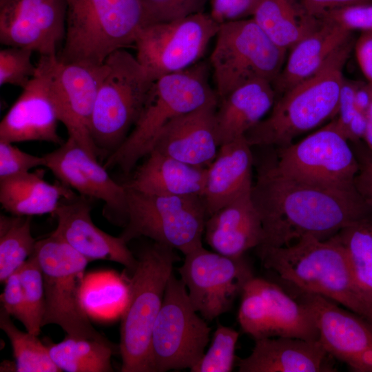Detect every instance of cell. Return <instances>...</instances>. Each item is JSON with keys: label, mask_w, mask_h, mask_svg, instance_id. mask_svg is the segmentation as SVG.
<instances>
[{"label": "cell", "mask_w": 372, "mask_h": 372, "mask_svg": "<svg viewBox=\"0 0 372 372\" xmlns=\"http://www.w3.org/2000/svg\"><path fill=\"white\" fill-rule=\"evenodd\" d=\"M251 196L264 232L258 247L287 246L304 237L324 240L351 224L372 219V209L355 185L299 180L278 173L269 161L258 169Z\"/></svg>", "instance_id": "cell-1"}, {"label": "cell", "mask_w": 372, "mask_h": 372, "mask_svg": "<svg viewBox=\"0 0 372 372\" xmlns=\"http://www.w3.org/2000/svg\"><path fill=\"white\" fill-rule=\"evenodd\" d=\"M256 249L262 265L297 290L341 304L372 326V302L357 285L335 236L324 240L304 237L287 246Z\"/></svg>", "instance_id": "cell-2"}, {"label": "cell", "mask_w": 372, "mask_h": 372, "mask_svg": "<svg viewBox=\"0 0 372 372\" xmlns=\"http://www.w3.org/2000/svg\"><path fill=\"white\" fill-rule=\"evenodd\" d=\"M353 46L351 38L315 74L278 96L269 115L245 134L248 143L251 147H285L332 120L344 80L343 68Z\"/></svg>", "instance_id": "cell-3"}, {"label": "cell", "mask_w": 372, "mask_h": 372, "mask_svg": "<svg viewBox=\"0 0 372 372\" xmlns=\"http://www.w3.org/2000/svg\"><path fill=\"white\" fill-rule=\"evenodd\" d=\"M209 63L200 61L185 70L155 80L134 127L124 142L107 156L103 166L107 169L117 167L130 173L151 152L169 122L218 100L209 83Z\"/></svg>", "instance_id": "cell-4"}, {"label": "cell", "mask_w": 372, "mask_h": 372, "mask_svg": "<svg viewBox=\"0 0 372 372\" xmlns=\"http://www.w3.org/2000/svg\"><path fill=\"white\" fill-rule=\"evenodd\" d=\"M143 28L140 0H67L65 36L59 59L100 65L134 46Z\"/></svg>", "instance_id": "cell-5"}, {"label": "cell", "mask_w": 372, "mask_h": 372, "mask_svg": "<svg viewBox=\"0 0 372 372\" xmlns=\"http://www.w3.org/2000/svg\"><path fill=\"white\" fill-rule=\"evenodd\" d=\"M175 250L154 242L138 255L130 279L129 302L121 318L122 372H150L152 329L173 273V265L179 260Z\"/></svg>", "instance_id": "cell-6"}, {"label": "cell", "mask_w": 372, "mask_h": 372, "mask_svg": "<svg viewBox=\"0 0 372 372\" xmlns=\"http://www.w3.org/2000/svg\"><path fill=\"white\" fill-rule=\"evenodd\" d=\"M105 62L108 71L98 90L90 133L100 155L107 156L132 130L154 81L126 49L114 52Z\"/></svg>", "instance_id": "cell-7"}, {"label": "cell", "mask_w": 372, "mask_h": 372, "mask_svg": "<svg viewBox=\"0 0 372 372\" xmlns=\"http://www.w3.org/2000/svg\"><path fill=\"white\" fill-rule=\"evenodd\" d=\"M34 253L43 278L42 327L56 324L70 336L114 344L92 327L82 305L84 272L89 260L52 233L37 240Z\"/></svg>", "instance_id": "cell-8"}, {"label": "cell", "mask_w": 372, "mask_h": 372, "mask_svg": "<svg viewBox=\"0 0 372 372\" xmlns=\"http://www.w3.org/2000/svg\"><path fill=\"white\" fill-rule=\"evenodd\" d=\"M125 188L127 213L121 236L126 242L145 236L185 256L203 246L207 215L202 196L155 195Z\"/></svg>", "instance_id": "cell-9"}, {"label": "cell", "mask_w": 372, "mask_h": 372, "mask_svg": "<svg viewBox=\"0 0 372 372\" xmlns=\"http://www.w3.org/2000/svg\"><path fill=\"white\" fill-rule=\"evenodd\" d=\"M286 52L252 17L220 25L209 62L218 99L252 80L273 83L283 68Z\"/></svg>", "instance_id": "cell-10"}, {"label": "cell", "mask_w": 372, "mask_h": 372, "mask_svg": "<svg viewBox=\"0 0 372 372\" xmlns=\"http://www.w3.org/2000/svg\"><path fill=\"white\" fill-rule=\"evenodd\" d=\"M210 331L193 307L184 282L172 273L152 329L150 372L191 369L205 353Z\"/></svg>", "instance_id": "cell-11"}, {"label": "cell", "mask_w": 372, "mask_h": 372, "mask_svg": "<svg viewBox=\"0 0 372 372\" xmlns=\"http://www.w3.org/2000/svg\"><path fill=\"white\" fill-rule=\"evenodd\" d=\"M269 162L285 176L340 187L353 186L359 169L350 142L333 119L301 141L278 148Z\"/></svg>", "instance_id": "cell-12"}, {"label": "cell", "mask_w": 372, "mask_h": 372, "mask_svg": "<svg viewBox=\"0 0 372 372\" xmlns=\"http://www.w3.org/2000/svg\"><path fill=\"white\" fill-rule=\"evenodd\" d=\"M219 27L210 14L204 12L143 27L136 40L135 56L154 81L200 61Z\"/></svg>", "instance_id": "cell-13"}, {"label": "cell", "mask_w": 372, "mask_h": 372, "mask_svg": "<svg viewBox=\"0 0 372 372\" xmlns=\"http://www.w3.org/2000/svg\"><path fill=\"white\" fill-rule=\"evenodd\" d=\"M242 331L255 340L289 337L319 340L311 310L277 284L254 276L245 285L238 313Z\"/></svg>", "instance_id": "cell-14"}, {"label": "cell", "mask_w": 372, "mask_h": 372, "mask_svg": "<svg viewBox=\"0 0 372 372\" xmlns=\"http://www.w3.org/2000/svg\"><path fill=\"white\" fill-rule=\"evenodd\" d=\"M185 256L178 271L193 307L206 321L228 311L254 276L244 256H227L202 246Z\"/></svg>", "instance_id": "cell-15"}, {"label": "cell", "mask_w": 372, "mask_h": 372, "mask_svg": "<svg viewBox=\"0 0 372 372\" xmlns=\"http://www.w3.org/2000/svg\"><path fill=\"white\" fill-rule=\"evenodd\" d=\"M58 56H40L37 72L0 123V141H45L61 145L60 122L52 92V69Z\"/></svg>", "instance_id": "cell-16"}, {"label": "cell", "mask_w": 372, "mask_h": 372, "mask_svg": "<svg viewBox=\"0 0 372 372\" xmlns=\"http://www.w3.org/2000/svg\"><path fill=\"white\" fill-rule=\"evenodd\" d=\"M44 167L59 181L80 195L102 200L104 216L111 222L124 225L127 213V191L114 181L97 158L68 137L55 150L43 156Z\"/></svg>", "instance_id": "cell-17"}, {"label": "cell", "mask_w": 372, "mask_h": 372, "mask_svg": "<svg viewBox=\"0 0 372 372\" xmlns=\"http://www.w3.org/2000/svg\"><path fill=\"white\" fill-rule=\"evenodd\" d=\"M67 0H0V42L54 56L66 30Z\"/></svg>", "instance_id": "cell-18"}, {"label": "cell", "mask_w": 372, "mask_h": 372, "mask_svg": "<svg viewBox=\"0 0 372 372\" xmlns=\"http://www.w3.org/2000/svg\"><path fill=\"white\" fill-rule=\"evenodd\" d=\"M108 71L100 65L65 63L57 57L52 69V92L59 121L74 140L92 156L100 155L90 133V124L99 85Z\"/></svg>", "instance_id": "cell-19"}, {"label": "cell", "mask_w": 372, "mask_h": 372, "mask_svg": "<svg viewBox=\"0 0 372 372\" xmlns=\"http://www.w3.org/2000/svg\"><path fill=\"white\" fill-rule=\"evenodd\" d=\"M299 292L312 312L319 341L333 358L354 372H372V326L356 313L320 295Z\"/></svg>", "instance_id": "cell-20"}, {"label": "cell", "mask_w": 372, "mask_h": 372, "mask_svg": "<svg viewBox=\"0 0 372 372\" xmlns=\"http://www.w3.org/2000/svg\"><path fill=\"white\" fill-rule=\"evenodd\" d=\"M92 198L75 194L63 198L53 216L57 220L52 232L89 261L105 260L125 266L131 273L137 265L120 236H113L99 229L91 216Z\"/></svg>", "instance_id": "cell-21"}, {"label": "cell", "mask_w": 372, "mask_h": 372, "mask_svg": "<svg viewBox=\"0 0 372 372\" xmlns=\"http://www.w3.org/2000/svg\"><path fill=\"white\" fill-rule=\"evenodd\" d=\"M218 102L210 101L172 120L157 136L152 150L207 168L220 147L216 134Z\"/></svg>", "instance_id": "cell-22"}, {"label": "cell", "mask_w": 372, "mask_h": 372, "mask_svg": "<svg viewBox=\"0 0 372 372\" xmlns=\"http://www.w3.org/2000/svg\"><path fill=\"white\" fill-rule=\"evenodd\" d=\"M332 358L319 340L276 337L255 340L247 358L239 359L240 372H333Z\"/></svg>", "instance_id": "cell-23"}, {"label": "cell", "mask_w": 372, "mask_h": 372, "mask_svg": "<svg viewBox=\"0 0 372 372\" xmlns=\"http://www.w3.org/2000/svg\"><path fill=\"white\" fill-rule=\"evenodd\" d=\"M251 192L236 198L207 217L204 234L214 251L240 257L262 243V225Z\"/></svg>", "instance_id": "cell-24"}, {"label": "cell", "mask_w": 372, "mask_h": 372, "mask_svg": "<svg viewBox=\"0 0 372 372\" xmlns=\"http://www.w3.org/2000/svg\"><path fill=\"white\" fill-rule=\"evenodd\" d=\"M251 147L245 136L220 146L206 170L202 197L207 217L251 192L254 158Z\"/></svg>", "instance_id": "cell-25"}, {"label": "cell", "mask_w": 372, "mask_h": 372, "mask_svg": "<svg viewBox=\"0 0 372 372\" xmlns=\"http://www.w3.org/2000/svg\"><path fill=\"white\" fill-rule=\"evenodd\" d=\"M276 94L272 83L255 79L218 100L216 134L219 146L244 137L271 110Z\"/></svg>", "instance_id": "cell-26"}, {"label": "cell", "mask_w": 372, "mask_h": 372, "mask_svg": "<svg viewBox=\"0 0 372 372\" xmlns=\"http://www.w3.org/2000/svg\"><path fill=\"white\" fill-rule=\"evenodd\" d=\"M123 184L155 195L203 196L207 168L191 165L152 150Z\"/></svg>", "instance_id": "cell-27"}, {"label": "cell", "mask_w": 372, "mask_h": 372, "mask_svg": "<svg viewBox=\"0 0 372 372\" xmlns=\"http://www.w3.org/2000/svg\"><path fill=\"white\" fill-rule=\"evenodd\" d=\"M320 20L319 28L290 50L280 73L272 83L277 98L315 74L334 51L351 39L352 32Z\"/></svg>", "instance_id": "cell-28"}, {"label": "cell", "mask_w": 372, "mask_h": 372, "mask_svg": "<svg viewBox=\"0 0 372 372\" xmlns=\"http://www.w3.org/2000/svg\"><path fill=\"white\" fill-rule=\"evenodd\" d=\"M75 194L60 181L47 182L42 169L0 180V203L13 216L53 214L63 198Z\"/></svg>", "instance_id": "cell-29"}, {"label": "cell", "mask_w": 372, "mask_h": 372, "mask_svg": "<svg viewBox=\"0 0 372 372\" xmlns=\"http://www.w3.org/2000/svg\"><path fill=\"white\" fill-rule=\"evenodd\" d=\"M252 18L271 41L285 51L319 28L300 0H260Z\"/></svg>", "instance_id": "cell-30"}, {"label": "cell", "mask_w": 372, "mask_h": 372, "mask_svg": "<svg viewBox=\"0 0 372 372\" xmlns=\"http://www.w3.org/2000/svg\"><path fill=\"white\" fill-rule=\"evenodd\" d=\"M130 296V279L114 271L92 273L84 278L81 302L90 318L112 320L121 318Z\"/></svg>", "instance_id": "cell-31"}, {"label": "cell", "mask_w": 372, "mask_h": 372, "mask_svg": "<svg viewBox=\"0 0 372 372\" xmlns=\"http://www.w3.org/2000/svg\"><path fill=\"white\" fill-rule=\"evenodd\" d=\"M50 355L61 371L111 372V357L119 352V346L96 340L78 338L68 335L59 343L46 339Z\"/></svg>", "instance_id": "cell-32"}, {"label": "cell", "mask_w": 372, "mask_h": 372, "mask_svg": "<svg viewBox=\"0 0 372 372\" xmlns=\"http://www.w3.org/2000/svg\"><path fill=\"white\" fill-rule=\"evenodd\" d=\"M334 236L344 250L357 285L372 302V219L351 224Z\"/></svg>", "instance_id": "cell-33"}, {"label": "cell", "mask_w": 372, "mask_h": 372, "mask_svg": "<svg viewBox=\"0 0 372 372\" xmlns=\"http://www.w3.org/2000/svg\"><path fill=\"white\" fill-rule=\"evenodd\" d=\"M32 216H0V282H4L33 254L37 240Z\"/></svg>", "instance_id": "cell-34"}, {"label": "cell", "mask_w": 372, "mask_h": 372, "mask_svg": "<svg viewBox=\"0 0 372 372\" xmlns=\"http://www.w3.org/2000/svg\"><path fill=\"white\" fill-rule=\"evenodd\" d=\"M0 328L5 332L12 344L14 356L15 371L61 372L52 361L45 344L28 331L18 329L12 323L10 315L1 307Z\"/></svg>", "instance_id": "cell-35"}, {"label": "cell", "mask_w": 372, "mask_h": 372, "mask_svg": "<svg viewBox=\"0 0 372 372\" xmlns=\"http://www.w3.org/2000/svg\"><path fill=\"white\" fill-rule=\"evenodd\" d=\"M26 304V331L39 335L45 311L43 273L34 253L17 270Z\"/></svg>", "instance_id": "cell-36"}, {"label": "cell", "mask_w": 372, "mask_h": 372, "mask_svg": "<svg viewBox=\"0 0 372 372\" xmlns=\"http://www.w3.org/2000/svg\"><path fill=\"white\" fill-rule=\"evenodd\" d=\"M239 333L218 324L207 351L190 369L192 372H230L236 360Z\"/></svg>", "instance_id": "cell-37"}, {"label": "cell", "mask_w": 372, "mask_h": 372, "mask_svg": "<svg viewBox=\"0 0 372 372\" xmlns=\"http://www.w3.org/2000/svg\"><path fill=\"white\" fill-rule=\"evenodd\" d=\"M209 0H140L143 28L203 12Z\"/></svg>", "instance_id": "cell-38"}, {"label": "cell", "mask_w": 372, "mask_h": 372, "mask_svg": "<svg viewBox=\"0 0 372 372\" xmlns=\"http://www.w3.org/2000/svg\"><path fill=\"white\" fill-rule=\"evenodd\" d=\"M31 50L8 46L0 51V85L9 84L23 89L34 77L37 65Z\"/></svg>", "instance_id": "cell-39"}, {"label": "cell", "mask_w": 372, "mask_h": 372, "mask_svg": "<svg viewBox=\"0 0 372 372\" xmlns=\"http://www.w3.org/2000/svg\"><path fill=\"white\" fill-rule=\"evenodd\" d=\"M318 19L336 23L352 32H372V2L347 6L322 14Z\"/></svg>", "instance_id": "cell-40"}, {"label": "cell", "mask_w": 372, "mask_h": 372, "mask_svg": "<svg viewBox=\"0 0 372 372\" xmlns=\"http://www.w3.org/2000/svg\"><path fill=\"white\" fill-rule=\"evenodd\" d=\"M44 167L43 156L27 153L14 143L0 141V180L30 172V169Z\"/></svg>", "instance_id": "cell-41"}, {"label": "cell", "mask_w": 372, "mask_h": 372, "mask_svg": "<svg viewBox=\"0 0 372 372\" xmlns=\"http://www.w3.org/2000/svg\"><path fill=\"white\" fill-rule=\"evenodd\" d=\"M210 16L218 24L251 18L260 0H209Z\"/></svg>", "instance_id": "cell-42"}, {"label": "cell", "mask_w": 372, "mask_h": 372, "mask_svg": "<svg viewBox=\"0 0 372 372\" xmlns=\"http://www.w3.org/2000/svg\"><path fill=\"white\" fill-rule=\"evenodd\" d=\"M350 143L359 165L354 179V185L362 199L372 209V152L363 141Z\"/></svg>", "instance_id": "cell-43"}, {"label": "cell", "mask_w": 372, "mask_h": 372, "mask_svg": "<svg viewBox=\"0 0 372 372\" xmlns=\"http://www.w3.org/2000/svg\"><path fill=\"white\" fill-rule=\"evenodd\" d=\"M5 287L1 295L2 307L25 327L28 323L27 309L23 291L17 271L4 282Z\"/></svg>", "instance_id": "cell-44"}, {"label": "cell", "mask_w": 372, "mask_h": 372, "mask_svg": "<svg viewBox=\"0 0 372 372\" xmlns=\"http://www.w3.org/2000/svg\"><path fill=\"white\" fill-rule=\"evenodd\" d=\"M357 83L344 79L340 93L337 112L333 118L344 136L347 128L357 111L355 105Z\"/></svg>", "instance_id": "cell-45"}, {"label": "cell", "mask_w": 372, "mask_h": 372, "mask_svg": "<svg viewBox=\"0 0 372 372\" xmlns=\"http://www.w3.org/2000/svg\"><path fill=\"white\" fill-rule=\"evenodd\" d=\"M354 48L360 68L367 82L372 85V33L362 32Z\"/></svg>", "instance_id": "cell-46"}, {"label": "cell", "mask_w": 372, "mask_h": 372, "mask_svg": "<svg viewBox=\"0 0 372 372\" xmlns=\"http://www.w3.org/2000/svg\"><path fill=\"white\" fill-rule=\"evenodd\" d=\"M307 12L318 18L324 12L333 9L372 2V0H300Z\"/></svg>", "instance_id": "cell-47"}, {"label": "cell", "mask_w": 372, "mask_h": 372, "mask_svg": "<svg viewBox=\"0 0 372 372\" xmlns=\"http://www.w3.org/2000/svg\"><path fill=\"white\" fill-rule=\"evenodd\" d=\"M367 123V114L357 110L345 132V136L350 143L362 141Z\"/></svg>", "instance_id": "cell-48"}, {"label": "cell", "mask_w": 372, "mask_h": 372, "mask_svg": "<svg viewBox=\"0 0 372 372\" xmlns=\"http://www.w3.org/2000/svg\"><path fill=\"white\" fill-rule=\"evenodd\" d=\"M372 103V85L357 83L355 92V105L358 111L366 114Z\"/></svg>", "instance_id": "cell-49"}, {"label": "cell", "mask_w": 372, "mask_h": 372, "mask_svg": "<svg viewBox=\"0 0 372 372\" xmlns=\"http://www.w3.org/2000/svg\"><path fill=\"white\" fill-rule=\"evenodd\" d=\"M366 114H367V117L369 119L372 120V103H371V105Z\"/></svg>", "instance_id": "cell-50"}, {"label": "cell", "mask_w": 372, "mask_h": 372, "mask_svg": "<svg viewBox=\"0 0 372 372\" xmlns=\"http://www.w3.org/2000/svg\"><path fill=\"white\" fill-rule=\"evenodd\" d=\"M372 33V32H371Z\"/></svg>", "instance_id": "cell-51"}]
</instances>
